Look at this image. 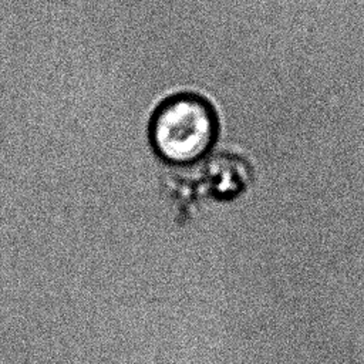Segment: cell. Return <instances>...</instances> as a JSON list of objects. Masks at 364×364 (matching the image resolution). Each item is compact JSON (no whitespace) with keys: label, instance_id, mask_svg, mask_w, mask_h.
Returning <instances> with one entry per match:
<instances>
[{"label":"cell","instance_id":"obj_1","mask_svg":"<svg viewBox=\"0 0 364 364\" xmlns=\"http://www.w3.org/2000/svg\"><path fill=\"white\" fill-rule=\"evenodd\" d=\"M216 132L212 108L195 95H179L166 101L151 124V139L156 154L175 165L203 158L213 146Z\"/></svg>","mask_w":364,"mask_h":364}]
</instances>
